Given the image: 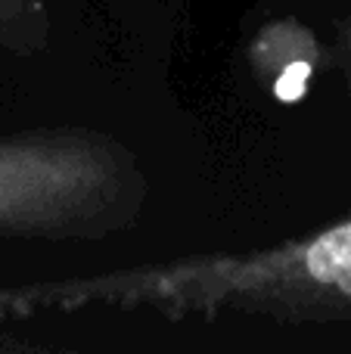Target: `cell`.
Here are the masks:
<instances>
[{"mask_svg":"<svg viewBox=\"0 0 351 354\" xmlns=\"http://www.w3.org/2000/svg\"><path fill=\"white\" fill-rule=\"evenodd\" d=\"M124 292L134 308L171 320L246 314L292 326L351 324V214L271 249L131 268Z\"/></svg>","mask_w":351,"mask_h":354,"instance_id":"1","label":"cell"},{"mask_svg":"<svg viewBox=\"0 0 351 354\" xmlns=\"http://www.w3.org/2000/svg\"><path fill=\"white\" fill-rule=\"evenodd\" d=\"M153 177L115 134L84 124L0 137V243H99L140 224Z\"/></svg>","mask_w":351,"mask_h":354,"instance_id":"2","label":"cell"},{"mask_svg":"<svg viewBox=\"0 0 351 354\" xmlns=\"http://www.w3.org/2000/svg\"><path fill=\"white\" fill-rule=\"evenodd\" d=\"M53 6L50 0H0V53L41 56L53 44Z\"/></svg>","mask_w":351,"mask_h":354,"instance_id":"3","label":"cell"},{"mask_svg":"<svg viewBox=\"0 0 351 354\" xmlns=\"http://www.w3.org/2000/svg\"><path fill=\"white\" fill-rule=\"evenodd\" d=\"M330 62L336 66L342 84H345V97H348V106H351V12L339 22V28H336L333 50H330Z\"/></svg>","mask_w":351,"mask_h":354,"instance_id":"4","label":"cell"}]
</instances>
